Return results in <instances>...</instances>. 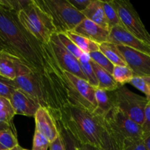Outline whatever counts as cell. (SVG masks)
I'll use <instances>...</instances> for the list:
<instances>
[{"label":"cell","instance_id":"4dcf8cb0","mask_svg":"<svg viewBox=\"0 0 150 150\" xmlns=\"http://www.w3.org/2000/svg\"><path fill=\"white\" fill-rule=\"evenodd\" d=\"M50 142L46 137L41 134L37 130H35L33 137L32 150H48L49 148Z\"/></svg>","mask_w":150,"mask_h":150},{"label":"cell","instance_id":"603a6c76","mask_svg":"<svg viewBox=\"0 0 150 150\" xmlns=\"http://www.w3.org/2000/svg\"><path fill=\"white\" fill-rule=\"evenodd\" d=\"M112 76L119 86H124L126 83H129L134 77L133 73L127 65L114 66Z\"/></svg>","mask_w":150,"mask_h":150},{"label":"cell","instance_id":"836d02e7","mask_svg":"<svg viewBox=\"0 0 150 150\" xmlns=\"http://www.w3.org/2000/svg\"><path fill=\"white\" fill-rule=\"evenodd\" d=\"M92 0H68L69 3L78 11L81 12L85 10L91 4Z\"/></svg>","mask_w":150,"mask_h":150},{"label":"cell","instance_id":"d6986e66","mask_svg":"<svg viewBox=\"0 0 150 150\" xmlns=\"http://www.w3.org/2000/svg\"><path fill=\"white\" fill-rule=\"evenodd\" d=\"M99 51L114 66H126V62L115 44L109 42H103L99 45Z\"/></svg>","mask_w":150,"mask_h":150},{"label":"cell","instance_id":"8fae6325","mask_svg":"<svg viewBox=\"0 0 150 150\" xmlns=\"http://www.w3.org/2000/svg\"><path fill=\"white\" fill-rule=\"evenodd\" d=\"M107 42L129 47L150 56V46L129 33L122 26H116L110 29Z\"/></svg>","mask_w":150,"mask_h":150},{"label":"cell","instance_id":"b9f144b4","mask_svg":"<svg viewBox=\"0 0 150 150\" xmlns=\"http://www.w3.org/2000/svg\"><path fill=\"white\" fill-rule=\"evenodd\" d=\"M2 50H3L2 47H1V45H0V53H1V51H2Z\"/></svg>","mask_w":150,"mask_h":150},{"label":"cell","instance_id":"484cf974","mask_svg":"<svg viewBox=\"0 0 150 150\" xmlns=\"http://www.w3.org/2000/svg\"><path fill=\"white\" fill-rule=\"evenodd\" d=\"M121 147L122 145L104 128L101 144L98 147L99 150H122Z\"/></svg>","mask_w":150,"mask_h":150},{"label":"cell","instance_id":"ee69618b","mask_svg":"<svg viewBox=\"0 0 150 150\" xmlns=\"http://www.w3.org/2000/svg\"><path fill=\"white\" fill-rule=\"evenodd\" d=\"M4 150H9V149H4Z\"/></svg>","mask_w":150,"mask_h":150},{"label":"cell","instance_id":"ffe728a7","mask_svg":"<svg viewBox=\"0 0 150 150\" xmlns=\"http://www.w3.org/2000/svg\"><path fill=\"white\" fill-rule=\"evenodd\" d=\"M66 34L83 53L90 54L94 51H99V45L96 43L94 41L91 40L85 37L81 36V35L74 32L73 31L68 32Z\"/></svg>","mask_w":150,"mask_h":150},{"label":"cell","instance_id":"f1b7e54d","mask_svg":"<svg viewBox=\"0 0 150 150\" xmlns=\"http://www.w3.org/2000/svg\"><path fill=\"white\" fill-rule=\"evenodd\" d=\"M57 38L60 41L63 46L69 51L71 54H73L77 59L82 55L83 52L76 46L74 42L68 37L66 33H57Z\"/></svg>","mask_w":150,"mask_h":150},{"label":"cell","instance_id":"2e32d148","mask_svg":"<svg viewBox=\"0 0 150 150\" xmlns=\"http://www.w3.org/2000/svg\"><path fill=\"white\" fill-rule=\"evenodd\" d=\"M82 13L85 18L110 31V26L103 10L101 0H92L91 4Z\"/></svg>","mask_w":150,"mask_h":150},{"label":"cell","instance_id":"8992f818","mask_svg":"<svg viewBox=\"0 0 150 150\" xmlns=\"http://www.w3.org/2000/svg\"><path fill=\"white\" fill-rule=\"evenodd\" d=\"M102 122L104 128L121 145L125 139L143 137L141 125L116 107L109 111Z\"/></svg>","mask_w":150,"mask_h":150},{"label":"cell","instance_id":"60d3db41","mask_svg":"<svg viewBox=\"0 0 150 150\" xmlns=\"http://www.w3.org/2000/svg\"><path fill=\"white\" fill-rule=\"evenodd\" d=\"M4 149H6L5 148H4L1 145H0V150H4Z\"/></svg>","mask_w":150,"mask_h":150},{"label":"cell","instance_id":"44dd1931","mask_svg":"<svg viewBox=\"0 0 150 150\" xmlns=\"http://www.w3.org/2000/svg\"><path fill=\"white\" fill-rule=\"evenodd\" d=\"M55 122L59 134L64 145L65 150H81V144L66 129L61 121L59 119H56Z\"/></svg>","mask_w":150,"mask_h":150},{"label":"cell","instance_id":"ac0fdd59","mask_svg":"<svg viewBox=\"0 0 150 150\" xmlns=\"http://www.w3.org/2000/svg\"><path fill=\"white\" fill-rule=\"evenodd\" d=\"M0 76L11 81L16 78V57L4 49L0 53Z\"/></svg>","mask_w":150,"mask_h":150},{"label":"cell","instance_id":"f546056e","mask_svg":"<svg viewBox=\"0 0 150 150\" xmlns=\"http://www.w3.org/2000/svg\"><path fill=\"white\" fill-rule=\"evenodd\" d=\"M15 89H16V87L13 81L0 76V96L10 100Z\"/></svg>","mask_w":150,"mask_h":150},{"label":"cell","instance_id":"e0dca14e","mask_svg":"<svg viewBox=\"0 0 150 150\" xmlns=\"http://www.w3.org/2000/svg\"><path fill=\"white\" fill-rule=\"evenodd\" d=\"M91 65L93 70L95 73L97 81H98V88L107 91H115L120 86L113 79V76L108 72L104 70L94 62L91 60Z\"/></svg>","mask_w":150,"mask_h":150},{"label":"cell","instance_id":"f35d334b","mask_svg":"<svg viewBox=\"0 0 150 150\" xmlns=\"http://www.w3.org/2000/svg\"><path fill=\"white\" fill-rule=\"evenodd\" d=\"M12 125L6 124V123H2L0 122V130H6V129L11 128Z\"/></svg>","mask_w":150,"mask_h":150},{"label":"cell","instance_id":"d590c367","mask_svg":"<svg viewBox=\"0 0 150 150\" xmlns=\"http://www.w3.org/2000/svg\"><path fill=\"white\" fill-rule=\"evenodd\" d=\"M13 110L8 99L0 96V112L4 111H11Z\"/></svg>","mask_w":150,"mask_h":150},{"label":"cell","instance_id":"277c9868","mask_svg":"<svg viewBox=\"0 0 150 150\" xmlns=\"http://www.w3.org/2000/svg\"><path fill=\"white\" fill-rule=\"evenodd\" d=\"M38 7L50 18L56 33L73 31L85 18L68 0H35Z\"/></svg>","mask_w":150,"mask_h":150},{"label":"cell","instance_id":"7bdbcfd3","mask_svg":"<svg viewBox=\"0 0 150 150\" xmlns=\"http://www.w3.org/2000/svg\"><path fill=\"white\" fill-rule=\"evenodd\" d=\"M24 150H29V149H24Z\"/></svg>","mask_w":150,"mask_h":150},{"label":"cell","instance_id":"4fadbf2b","mask_svg":"<svg viewBox=\"0 0 150 150\" xmlns=\"http://www.w3.org/2000/svg\"><path fill=\"white\" fill-rule=\"evenodd\" d=\"M35 130L48 139L50 143L59 136V131L55 120L50 111L44 107H40L35 115Z\"/></svg>","mask_w":150,"mask_h":150},{"label":"cell","instance_id":"52a82bcc","mask_svg":"<svg viewBox=\"0 0 150 150\" xmlns=\"http://www.w3.org/2000/svg\"><path fill=\"white\" fill-rule=\"evenodd\" d=\"M113 95L115 107L123 111L134 122L142 125L144 111L148 103L146 98L132 92L125 86L113 91Z\"/></svg>","mask_w":150,"mask_h":150},{"label":"cell","instance_id":"83f0119b","mask_svg":"<svg viewBox=\"0 0 150 150\" xmlns=\"http://www.w3.org/2000/svg\"><path fill=\"white\" fill-rule=\"evenodd\" d=\"M129 83L143 92L147 100L150 101V79L135 76L132 78Z\"/></svg>","mask_w":150,"mask_h":150},{"label":"cell","instance_id":"e575fe53","mask_svg":"<svg viewBox=\"0 0 150 150\" xmlns=\"http://www.w3.org/2000/svg\"><path fill=\"white\" fill-rule=\"evenodd\" d=\"M49 149V150H65L64 145H63V141H62L61 137L60 136V134L54 142L50 143Z\"/></svg>","mask_w":150,"mask_h":150},{"label":"cell","instance_id":"d4e9b609","mask_svg":"<svg viewBox=\"0 0 150 150\" xmlns=\"http://www.w3.org/2000/svg\"><path fill=\"white\" fill-rule=\"evenodd\" d=\"M0 145L9 150L19 145L17 138L12 128L0 130Z\"/></svg>","mask_w":150,"mask_h":150},{"label":"cell","instance_id":"6da1fadb","mask_svg":"<svg viewBox=\"0 0 150 150\" xmlns=\"http://www.w3.org/2000/svg\"><path fill=\"white\" fill-rule=\"evenodd\" d=\"M0 45L4 51L36 71L45 73L48 67L43 44L24 28L18 12L0 4Z\"/></svg>","mask_w":150,"mask_h":150},{"label":"cell","instance_id":"5bb4252c","mask_svg":"<svg viewBox=\"0 0 150 150\" xmlns=\"http://www.w3.org/2000/svg\"><path fill=\"white\" fill-rule=\"evenodd\" d=\"M74 32L100 44L107 42L110 31L104 29L88 19L85 18L73 30Z\"/></svg>","mask_w":150,"mask_h":150},{"label":"cell","instance_id":"1f68e13d","mask_svg":"<svg viewBox=\"0 0 150 150\" xmlns=\"http://www.w3.org/2000/svg\"><path fill=\"white\" fill-rule=\"evenodd\" d=\"M122 150H147L142 138L125 139L122 144Z\"/></svg>","mask_w":150,"mask_h":150},{"label":"cell","instance_id":"7a4b0ae2","mask_svg":"<svg viewBox=\"0 0 150 150\" xmlns=\"http://www.w3.org/2000/svg\"><path fill=\"white\" fill-rule=\"evenodd\" d=\"M16 89L29 95L41 107L46 108L54 119L60 114V107L55 91L46 73L36 71L16 58Z\"/></svg>","mask_w":150,"mask_h":150},{"label":"cell","instance_id":"ba28073f","mask_svg":"<svg viewBox=\"0 0 150 150\" xmlns=\"http://www.w3.org/2000/svg\"><path fill=\"white\" fill-rule=\"evenodd\" d=\"M121 24L126 31L150 46V34L131 2L127 0H113Z\"/></svg>","mask_w":150,"mask_h":150},{"label":"cell","instance_id":"5b68a950","mask_svg":"<svg viewBox=\"0 0 150 150\" xmlns=\"http://www.w3.org/2000/svg\"><path fill=\"white\" fill-rule=\"evenodd\" d=\"M18 18L25 29L43 45L49 42L51 36L56 33L50 18L40 8L35 0L18 12Z\"/></svg>","mask_w":150,"mask_h":150},{"label":"cell","instance_id":"9a60e30c","mask_svg":"<svg viewBox=\"0 0 150 150\" xmlns=\"http://www.w3.org/2000/svg\"><path fill=\"white\" fill-rule=\"evenodd\" d=\"M95 98L96 101V108L93 114L99 118L103 119L110 110L115 108L113 91L95 89Z\"/></svg>","mask_w":150,"mask_h":150},{"label":"cell","instance_id":"74e56055","mask_svg":"<svg viewBox=\"0 0 150 150\" xmlns=\"http://www.w3.org/2000/svg\"><path fill=\"white\" fill-rule=\"evenodd\" d=\"M81 150H99L98 147L94 146H91V145L88 144H82L80 146Z\"/></svg>","mask_w":150,"mask_h":150},{"label":"cell","instance_id":"7402d4cb","mask_svg":"<svg viewBox=\"0 0 150 150\" xmlns=\"http://www.w3.org/2000/svg\"><path fill=\"white\" fill-rule=\"evenodd\" d=\"M78 60H79L81 70H82V73L85 76L87 81L93 87L98 88V81H97L95 73L93 70L92 65H91V59L90 57L89 54L83 53Z\"/></svg>","mask_w":150,"mask_h":150},{"label":"cell","instance_id":"cb8c5ba5","mask_svg":"<svg viewBox=\"0 0 150 150\" xmlns=\"http://www.w3.org/2000/svg\"><path fill=\"white\" fill-rule=\"evenodd\" d=\"M102 7L106 18H107L108 24L110 26V29L116 26H121L117 10L115 7L113 0L102 1Z\"/></svg>","mask_w":150,"mask_h":150},{"label":"cell","instance_id":"30bf717a","mask_svg":"<svg viewBox=\"0 0 150 150\" xmlns=\"http://www.w3.org/2000/svg\"><path fill=\"white\" fill-rule=\"evenodd\" d=\"M116 47L134 77L150 79V56L124 45H116Z\"/></svg>","mask_w":150,"mask_h":150},{"label":"cell","instance_id":"3957f363","mask_svg":"<svg viewBox=\"0 0 150 150\" xmlns=\"http://www.w3.org/2000/svg\"><path fill=\"white\" fill-rule=\"evenodd\" d=\"M60 112L58 119L81 145L100 146L104 130L102 119L88 110L69 105Z\"/></svg>","mask_w":150,"mask_h":150},{"label":"cell","instance_id":"8d00e7d4","mask_svg":"<svg viewBox=\"0 0 150 150\" xmlns=\"http://www.w3.org/2000/svg\"><path fill=\"white\" fill-rule=\"evenodd\" d=\"M142 139L144 140V144H145L147 150H150V133L146 135V136H144Z\"/></svg>","mask_w":150,"mask_h":150},{"label":"cell","instance_id":"4316f807","mask_svg":"<svg viewBox=\"0 0 150 150\" xmlns=\"http://www.w3.org/2000/svg\"><path fill=\"white\" fill-rule=\"evenodd\" d=\"M90 57L93 62L98 64L100 67L104 69L107 72L112 75L113 71L114 65L108 60V59L102 54L100 51H94L89 54Z\"/></svg>","mask_w":150,"mask_h":150},{"label":"cell","instance_id":"9c48e42d","mask_svg":"<svg viewBox=\"0 0 150 150\" xmlns=\"http://www.w3.org/2000/svg\"><path fill=\"white\" fill-rule=\"evenodd\" d=\"M46 45L60 68L86 80L81 70L79 60L63 46L57 38V33L51 36L49 42Z\"/></svg>","mask_w":150,"mask_h":150},{"label":"cell","instance_id":"d6a6232c","mask_svg":"<svg viewBox=\"0 0 150 150\" xmlns=\"http://www.w3.org/2000/svg\"><path fill=\"white\" fill-rule=\"evenodd\" d=\"M143 136L150 133V101H148L144 111V119L141 125Z\"/></svg>","mask_w":150,"mask_h":150},{"label":"cell","instance_id":"7c38bea8","mask_svg":"<svg viewBox=\"0 0 150 150\" xmlns=\"http://www.w3.org/2000/svg\"><path fill=\"white\" fill-rule=\"evenodd\" d=\"M9 100L15 114L19 115L35 117L38 109L41 107L29 95L19 89L13 91Z\"/></svg>","mask_w":150,"mask_h":150},{"label":"cell","instance_id":"ab89813d","mask_svg":"<svg viewBox=\"0 0 150 150\" xmlns=\"http://www.w3.org/2000/svg\"><path fill=\"white\" fill-rule=\"evenodd\" d=\"M10 150H24V149L21 147V146H19V145H17V146H15V147H13V148H12V149Z\"/></svg>","mask_w":150,"mask_h":150}]
</instances>
